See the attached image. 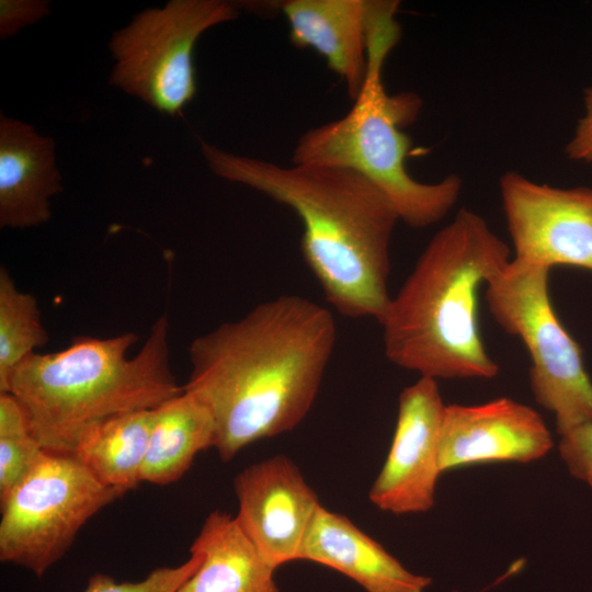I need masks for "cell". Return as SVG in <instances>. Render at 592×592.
<instances>
[{
    "instance_id": "obj_1",
    "label": "cell",
    "mask_w": 592,
    "mask_h": 592,
    "mask_svg": "<svg viewBox=\"0 0 592 592\" xmlns=\"http://www.w3.org/2000/svg\"><path fill=\"white\" fill-rule=\"evenodd\" d=\"M333 315L282 295L195 338L184 391L215 422L213 447L229 462L248 445L294 430L310 411L335 344Z\"/></svg>"
},
{
    "instance_id": "obj_2",
    "label": "cell",
    "mask_w": 592,
    "mask_h": 592,
    "mask_svg": "<svg viewBox=\"0 0 592 592\" xmlns=\"http://www.w3.org/2000/svg\"><path fill=\"white\" fill-rule=\"evenodd\" d=\"M219 178L243 184L291 208L300 219V251L327 301L350 318L384 315L391 295L389 248L399 216L360 173L237 155L201 140Z\"/></svg>"
},
{
    "instance_id": "obj_3",
    "label": "cell",
    "mask_w": 592,
    "mask_h": 592,
    "mask_svg": "<svg viewBox=\"0 0 592 592\" xmlns=\"http://www.w3.org/2000/svg\"><path fill=\"white\" fill-rule=\"evenodd\" d=\"M511 252L477 213L463 208L420 254L378 320L386 357L420 377L491 379L499 365L478 325V291Z\"/></svg>"
},
{
    "instance_id": "obj_4",
    "label": "cell",
    "mask_w": 592,
    "mask_h": 592,
    "mask_svg": "<svg viewBox=\"0 0 592 592\" xmlns=\"http://www.w3.org/2000/svg\"><path fill=\"white\" fill-rule=\"evenodd\" d=\"M169 321L160 316L134 356V332L81 335L66 349L33 353L12 373L7 390L49 453L71 455L79 439L110 418L157 408L183 391L170 365Z\"/></svg>"
},
{
    "instance_id": "obj_5",
    "label": "cell",
    "mask_w": 592,
    "mask_h": 592,
    "mask_svg": "<svg viewBox=\"0 0 592 592\" xmlns=\"http://www.w3.org/2000/svg\"><path fill=\"white\" fill-rule=\"evenodd\" d=\"M397 1L375 0L367 21V71L351 110L341 118L305 132L293 152L294 164L355 171L394 205L399 219L413 228L441 221L455 206L463 180L456 174L424 183L406 168L411 147L402 128L411 124L422 101L413 92L389 94L383 83L384 62L400 38Z\"/></svg>"
},
{
    "instance_id": "obj_6",
    "label": "cell",
    "mask_w": 592,
    "mask_h": 592,
    "mask_svg": "<svg viewBox=\"0 0 592 592\" xmlns=\"http://www.w3.org/2000/svg\"><path fill=\"white\" fill-rule=\"evenodd\" d=\"M549 272L512 258L486 284L485 299L497 323L526 346L532 394L539 406L554 413L560 436L592 422V380L581 346L554 309Z\"/></svg>"
},
{
    "instance_id": "obj_7",
    "label": "cell",
    "mask_w": 592,
    "mask_h": 592,
    "mask_svg": "<svg viewBox=\"0 0 592 592\" xmlns=\"http://www.w3.org/2000/svg\"><path fill=\"white\" fill-rule=\"evenodd\" d=\"M238 13L235 2L225 0H170L138 12L110 39V84L162 115H181L197 90L193 55L198 38Z\"/></svg>"
},
{
    "instance_id": "obj_8",
    "label": "cell",
    "mask_w": 592,
    "mask_h": 592,
    "mask_svg": "<svg viewBox=\"0 0 592 592\" xmlns=\"http://www.w3.org/2000/svg\"><path fill=\"white\" fill-rule=\"evenodd\" d=\"M124 494L101 483L73 455L46 452L0 502V560L43 577L81 527Z\"/></svg>"
},
{
    "instance_id": "obj_9",
    "label": "cell",
    "mask_w": 592,
    "mask_h": 592,
    "mask_svg": "<svg viewBox=\"0 0 592 592\" xmlns=\"http://www.w3.org/2000/svg\"><path fill=\"white\" fill-rule=\"evenodd\" d=\"M499 186L514 259L592 272V187H557L516 171Z\"/></svg>"
},
{
    "instance_id": "obj_10",
    "label": "cell",
    "mask_w": 592,
    "mask_h": 592,
    "mask_svg": "<svg viewBox=\"0 0 592 592\" xmlns=\"http://www.w3.org/2000/svg\"><path fill=\"white\" fill-rule=\"evenodd\" d=\"M445 406L437 380L420 377L401 390L392 441L368 492L380 511L405 515L434 506Z\"/></svg>"
},
{
    "instance_id": "obj_11",
    "label": "cell",
    "mask_w": 592,
    "mask_h": 592,
    "mask_svg": "<svg viewBox=\"0 0 592 592\" xmlns=\"http://www.w3.org/2000/svg\"><path fill=\"white\" fill-rule=\"evenodd\" d=\"M237 523L265 561L277 569L299 560L321 505L299 467L286 455L251 464L234 479Z\"/></svg>"
},
{
    "instance_id": "obj_12",
    "label": "cell",
    "mask_w": 592,
    "mask_h": 592,
    "mask_svg": "<svg viewBox=\"0 0 592 592\" xmlns=\"http://www.w3.org/2000/svg\"><path fill=\"white\" fill-rule=\"evenodd\" d=\"M551 433L532 407L509 397L478 405H446L440 434L442 473L476 464L544 458Z\"/></svg>"
},
{
    "instance_id": "obj_13",
    "label": "cell",
    "mask_w": 592,
    "mask_h": 592,
    "mask_svg": "<svg viewBox=\"0 0 592 592\" xmlns=\"http://www.w3.org/2000/svg\"><path fill=\"white\" fill-rule=\"evenodd\" d=\"M61 180L54 139L0 113V227L47 223L50 200L62 191Z\"/></svg>"
},
{
    "instance_id": "obj_14",
    "label": "cell",
    "mask_w": 592,
    "mask_h": 592,
    "mask_svg": "<svg viewBox=\"0 0 592 592\" xmlns=\"http://www.w3.org/2000/svg\"><path fill=\"white\" fill-rule=\"evenodd\" d=\"M299 560L327 566L365 592H425L432 578L408 570L349 517L320 505Z\"/></svg>"
},
{
    "instance_id": "obj_15",
    "label": "cell",
    "mask_w": 592,
    "mask_h": 592,
    "mask_svg": "<svg viewBox=\"0 0 592 592\" xmlns=\"http://www.w3.org/2000/svg\"><path fill=\"white\" fill-rule=\"evenodd\" d=\"M277 7L288 21L292 43L320 54L354 100L367 71L369 0H286Z\"/></svg>"
},
{
    "instance_id": "obj_16",
    "label": "cell",
    "mask_w": 592,
    "mask_h": 592,
    "mask_svg": "<svg viewBox=\"0 0 592 592\" xmlns=\"http://www.w3.org/2000/svg\"><path fill=\"white\" fill-rule=\"evenodd\" d=\"M191 548L201 551L202 562L177 592H280L276 569L226 512L206 516Z\"/></svg>"
},
{
    "instance_id": "obj_17",
    "label": "cell",
    "mask_w": 592,
    "mask_h": 592,
    "mask_svg": "<svg viewBox=\"0 0 592 592\" xmlns=\"http://www.w3.org/2000/svg\"><path fill=\"white\" fill-rule=\"evenodd\" d=\"M214 439L212 413L183 389L155 408L140 481L160 486L178 481L197 453L213 447Z\"/></svg>"
},
{
    "instance_id": "obj_18",
    "label": "cell",
    "mask_w": 592,
    "mask_h": 592,
    "mask_svg": "<svg viewBox=\"0 0 592 592\" xmlns=\"http://www.w3.org/2000/svg\"><path fill=\"white\" fill-rule=\"evenodd\" d=\"M153 419L155 408L104 420L82 434L71 455L101 483L126 493L141 482Z\"/></svg>"
},
{
    "instance_id": "obj_19",
    "label": "cell",
    "mask_w": 592,
    "mask_h": 592,
    "mask_svg": "<svg viewBox=\"0 0 592 592\" xmlns=\"http://www.w3.org/2000/svg\"><path fill=\"white\" fill-rule=\"evenodd\" d=\"M36 298L18 289L5 267L0 269V392L14 369L35 349L48 342Z\"/></svg>"
},
{
    "instance_id": "obj_20",
    "label": "cell",
    "mask_w": 592,
    "mask_h": 592,
    "mask_svg": "<svg viewBox=\"0 0 592 592\" xmlns=\"http://www.w3.org/2000/svg\"><path fill=\"white\" fill-rule=\"evenodd\" d=\"M45 453L18 400L10 392H0V502Z\"/></svg>"
},
{
    "instance_id": "obj_21",
    "label": "cell",
    "mask_w": 592,
    "mask_h": 592,
    "mask_svg": "<svg viewBox=\"0 0 592 592\" xmlns=\"http://www.w3.org/2000/svg\"><path fill=\"white\" fill-rule=\"evenodd\" d=\"M190 558L180 566L157 568L137 582H117L111 576L95 573L83 592H177L202 562L201 551L190 548Z\"/></svg>"
},
{
    "instance_id": "obj_22",
    "label": "cell",
    "mask_w": 592,
    "mask_h": 592,
    "mask_svg": "<svg viewBox=\"0 0 592 592\" xmlns=\"http://www.w3.org/2000/svg\"><path fill=\"white\" fill-rule=\"evenodd\" d=\"M558 452L569 474L592 488V422L560 435Z\"/></svg>"
},
{
    "instance_id": "obj_23",
    "label": "cell",
    "mask_w": 592,
    "mask_h": 592,
    "mask_svg": "<svg viewBox=\"0 0 592 592\" xmlns=\"http://www.w3.org/2000/svg\"><path fill=\"white\" fill-rule=\"evenodd\" d=\"M48 0H1L0 38L15 36L22 29L35 24L50 14Z\"/></svg>"
},
{
    "instance_id": "obj_24",
    "label": "cell",
    "mask_w": 592,
    "mask_h": 592,
    "mask_svg": "<svg viewBox=\"0 0 592 592\" xmlns=\"http://www.w3.org/2000/svg\"><path fill=\"white\" fill-rule=\"evenodd\" d=\"M565 153L572 161L592 162V87L583 92V114L565 147Z\"/></svg>"
},
{
    "instance_id": "obj_25",
    "label": "cell",
    "mask_w": 592,
    "mask_h": 592,
    "mask_svg": "<svg viewBox=\"0 0 592 592\" xmlns=\"http://www.w3.org/2000/svg\"><path fill=\"white\" fill-rule=\"evenodd\" d=\"M524 559H519L516 561H514L509 568L508 570L501 574L499 578H497L490 585L477 591V592H487L489 591L491 588H494L497 587L498 584H501L502 582H504L506 579L513 577L514 574L519 573L523 567H524ZM453 592H459V591H453Z\"/></svg>"
}]
</instances>
